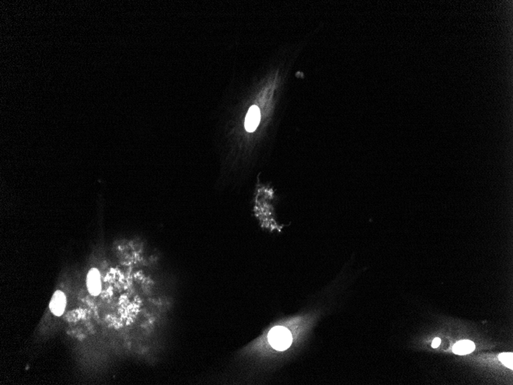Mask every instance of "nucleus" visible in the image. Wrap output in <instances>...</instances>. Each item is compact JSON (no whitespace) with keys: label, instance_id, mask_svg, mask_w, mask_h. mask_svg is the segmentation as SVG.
Here are the masks:
<instances>
[{"label":"nucleus","instance_id":"f257e3e1","mask_svg":"<svg viewBox=\"0 0 513 385\" xmlns=\"http://www.w3.org/2000/svg\"><path fill=\"white\" fill-rule=\"evenodd\" d=\"M268 340L272 348L277 351H285L292 343V334L286 327L277 326L270 330Z\"/></svg>","mask_w":513,"mask_h":385},{"label":"nucleus","instance_id":"f03ea898","mask_svg":"<svg viewBox=\"0 0 513 385\" xmlns=\"http://www.w3.org/2000/svg\"><path fill=\"white\" fill-rule=\"evenodd\" d=\"M86 285L88 291L93 296H98L102 291L100 273L96 268H92L87 274Z\"/></svg>","mask_w":513,"mask_h":385},{"label":"nucleus","instance_id":"7ed1b4c3","mask_svg":"<svg viewBox=\"0 0 513 385\" xmlns=\"http://www.w3.org/2000/svg\"><path fill=\"white\" fill-rule=\"evenodd\" d=\"M66 307V297L61 291H56L50 303V309L56 316H61Z\"/></svg>","mask_w":513,"mask_h":385},{"label":"nucleus","instance_id":"20e7f679","mask_svg":"<svg viewBox=\"0 0 513 385\" xmlns=\"http://www.w3.org/2000/svg\"><path fill=\"white\" fill-rule=\"evenodd\" d=\"M260 120V113L258 107L253 106L248 110L245 119V128L249 132H252L258 127Z\"/></svg>","mask_w":513,"mask_h":385},{"label":"nucleus","instance_id":"39448f33","mask_svg":"<svg viewBox=\"0 0 513 385\" xmlns=\"http://www.w3.org/2000/svg\"><path fill=\"white\" fill-rule=\"evenodd\" d=\"M475 349L474 343L470 341H460L453 346V351L456 355H467Z\"/></svg>","mask_w":513,"mask_h":385},{"label":"nucleus","instance_id":"423d86ee","mask_svg":"<svg viewBox=\"0 0 513 385\" xmlns=\"http://www.w3.org/2000/svg\"><path fill=\"white\" fill-rule=\"evenodd\" d=\"M513 354L512 353H503L500 354L499 356V359L501 361L503 365L510 368V369L513 368Z\"/></svg>","mask_w":513,"mask_h":385},{"label":"nucleus","instance_id":"0eeeda50","mask_svg":"<svg viewBox=\"0 0 513 385\" xmlns=\"http://www.w3.org/2000/svg\"><path fill=\"white\" fill-rule=\"evenodd\" d=\"M440 344H441V339L440 338H435L433 341V343H432V347L434 348H437V347L440 346Z\"/></svg>","mask_w":513,"mask_h":385}]
</instances>
